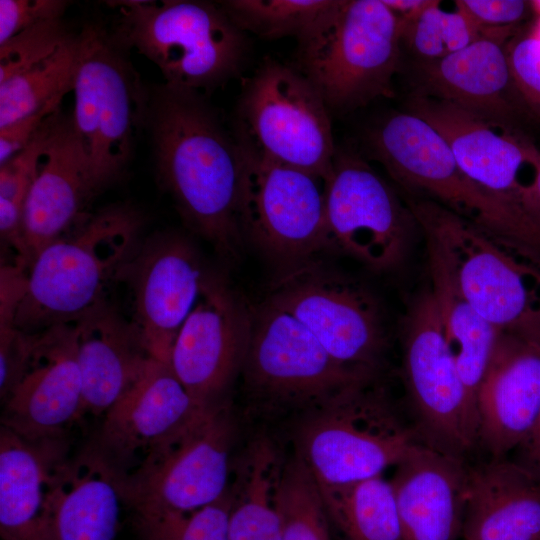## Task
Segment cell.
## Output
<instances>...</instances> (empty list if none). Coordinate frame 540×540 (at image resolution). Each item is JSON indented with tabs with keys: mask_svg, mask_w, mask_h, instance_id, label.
I'll use <instances>...</instances> for the list:
<instances>
[{
	"mask_svg": "<svg viewBox=\"0 0 540 540\" xmlns=\"http://www.w3.org/2000/svg\"><path fill=\"white\" fill-rule=\"evenodd\" d=\"M145 126L157 175L187 226L224 261L241 255V147L199 92L167 84L149 92Z\"/></svg>",
	"mask_w": 540,
	"mask_h": 540,
	"instance_id": "6da1fadb",
	"label": "cell"
},
{
	"mask_svg": "<svg viewBox=\"0 0 540 540\" xmlns=\"http://www.w3.org/2000/svg\"><path fill=\"white\" fill-rule=\"evenodd\" d=\"M301 415L296 455L320 487L382 475L425 445L383 373L349 384Z\"/></svg>",
	"mask_w": 540,
	"mask_h": 540,
	"instance_id": "7a4b0ae2",
	"label": "cell"
},
{
	"mask_svg": "<svg viewBox=\"0 0 540 540\" xmlns=\"http://www.w3.org/2000/svg\"><path fill=\"white\" fill-rule=\"evenodd\" d=\"M141 225L131 207L110 206L46 245L29 267L16 327L38 333L75 323L105 302L106 288L141 243Z\"/></svg>",
	"mask_w": 540,
	"mask_h": 540,
	"instance_id": "3957f363",
	"label": "cell"
},
{
	"mask_svg": "<svg viewBox=\"0 0 540 540\" xmlns=\"http://www.w3.org/2000/svg\"><path fill=\"white\" fill-rule=\"evenodd\" d=\"M427 247L469 304L501 332L540 334V260L434 200L408 199Z\"/></svg>",
	"mask_w": 540,
	"mask_h": 540,
	"instance_id": "277c9868",
	"label": "cell"
},
{
	"mask_svg": "<svg viewBox=\"0 0 540 540\" xmlns=\"http://www.w3.org/2000/svg\"><path fill=\"white\" fill-rule=\"evenodd\" d=\"M115 40L155 64L165 84L203 95L238 76L249 55L247 33L220 4L195 0L113 1Z\"/></svg>",
	"mask_w": 540,
	"mask_h": 540,
	"instance_id": "5b68a950",
	"label": "cell"
},
{
	"mask_svg": "<svg viewBox=\"0 0 540 540\" xmlns=\"http://www.w3.org/2000/svg\"><path fill=\"white\" fill-rule=\"evenodd\" d=\"M398 16L382 0H334L298 40L297 64L329 111L393 97L401 47Z\"/></svg>",
	"mask_w": 540,
	"mask_h": 540,
	"instance_id": "8992f818",
	"label": "cell"
},
{
	"mask_svg": "<svg viewBox=\"0 0 540 540\" xmlns=\"http://www.w3.org/2000/svg\"><path fill=\"white\" fill-rule=\"evenodd\" d=\"M372 156L406 189L422 191L479 228L502 237L540 260V228L520 205L478 185L426 121L396 112L369 133Z\"/></svg>",
	"mask_w": 540,
	"mask_h": 540,
	"instance_id": "52a82bcc",
	"label": "cell"
},
{
	"mask_svg": "<svg viewBox=\"0 0 540 540\" xmlns=\"http://www.w3.org/2000/svg\"><path fill=\"white\" fill-rule=\"evenodd\" d=\"M70 115L95 192L127 167L145 126L149 92L113 36L95 25L79 33Z\"/></svg>",
	"mask_w": 540,
	"mask_h": 540,
	"instance_id": "ba28073f",
	"label": "cell"
},
{
	"mask_svg": "<svg viewBox=\"0 0 540 540\" xmlns=\"http://www.w3.org/2000/svg\"><path fill=\"white\" fill-rule=\"evenodd\" d=\"M329 113L301 71L267 59L243 81L235 137L267 160L327 181L336 153Z\"/></svg>",
	"mask_w": 540,
	"mask_h": 540,
	"instance_id": "9c48e42d",
	"label": "cell"
},
{
	"mask_svg": "<svg viewBox=\"0 0 540 540\" xmlns=\"http://www.w3.org/2000/svg\"><path fill=\"white\" fill-rule=\"evenodd\" d=\"M232 425L227 403L203 411L119 474L136 520L188 513L221 498L230 486Z\"/></svg>",
	"mask_w": 540,
	"mask_h": 540,
	"instance_id": "30bf717a",
	"label": "cell"
},
{
	"mask_svg": "<svg viewBox=\"0 0 540 540\" xmlns=\"http://www.w3.org/2000/svg\"><path fill=\"white\" fill-rule=\"evenodd\" d=\"M265 299L302 323L340 364L383 373L387 337L382 310L357 279L315 259L282 270Z\"/></svg>",
	"mask_w": 540,
	"mask_h": 540,
	"instance_id": "8fae6325",
	"label": "cell"
},
{
	"mask_svg": "<svg viewBox=\"0 0 540 540\" xmlns=\"http://www.w3.org/2000/svg\"><path fill=\"white\" fill-rule=\"evenodd\" d=\"M404 401L423 443L467 461L477 414L449 351L431 290L409 305L401 331Z\"/></svg>",
	"mask_w": 540,
	"mask_h": 540,
	"instance_id": "7c38bea8",
	"label": "cell"
},
{
	"mask_svg": "<svg viewBox=\"0 0 540 540\" xmlns=\"http://www.w3.org/2000/svg\"><path fill=\"white\" fill-rule=\"evenodd\" d=\"M240 374L247 393L266 410L303 414L349 384L381 373L340 364L295 317L264 299L251 307Z\"/></svg>",
	"mask_w": 540,
	"mask_h": 540,
	"instance_id": "4fadbf2b",
	"label": "cell"
},
{
	"mask_svg": "<svg viewBox=\"0 0 540 540\" xmlns=\"http://www.w3.org/2000/svg\"><path fill=\"white\" fill-rule=\"evenodd\" d=\"M237 141L243 156L238 218L244 242L281 271L317 259L326 251V181L267 160Z\"/></svg>",
	"mask_w": 540,
	"mask_h": 540,
	"instance_id": "5bb4252c",
	"label": "cell"
},
{
	"mask_svg": "<svg viewBox=\"0 0 540 540\" xmlns=\"http://www.w3.org/2000/svg\"><path fill=\"white\" fill-rule=\"evenodd\" d=\"M414 225L408 205L364 159L336 148L326 181V251L386 271L403 260Z\"/></svg>",
	"mask_w": 540,
	"mask_h": 540,
	"instance_id": "9a60e30c",
	"label": "cell"
},
{
	"mask_svg": "<svg viewBox=\"0 0 540 540\" xmlns=\"http://www.w3.org/2000/svg\"><path fill=\"white\" fill-rule=\"evenodd\" d=\"M251 328V307L221 274L208 271L199 298L181 326L169 365L203 409L226 402L240 375Z\"/></svg>",
	"mask_w": 540,
	"mask_h": 540,
	"instance_id": "2e32d148",
	"label": "cell"
},
{
	"mask_svg": "<svg viewBox=\"0 0 540 540\" xmlns=\"http://www.w3.org/2000/svg\"><path fill=\"white\" fill-rule=\"evenodd\" d=\"M193 243L176 232L141 241L120 271L133 300V322L149 355L169 364L177 334L194 308L207 274Z\"/></svg>",
	"mask_w": 540,
	"mask_h": 540,
	"instance_id": "e0dca14e",
	"label": "cell"
},
{
	"mask_svg": "<svg viewBox=\"0 0 540 540\" xmlns=\"http://www.w3.org/2000/svg\"><path fill=\"white\" fill-rule=\"evenodd\" d=\"M1 426L20 437H66L81 418L82 378L74 323L35 333L26 368L3 402Z\"/></svg>",
	"mask_w": 540,
	"mask_h": 540,
	"instance_id": "ac0fdd59",
	"label": "cell"
},
{
	"mask_svg": "<svg viewBox=\"0 0 540 540\" xmlns=\"http://www.w3.org/2000/svg\"><path fill=\"white\" fill-rule=\"evenodd\" d=\"M205 410L168 363L151 357L137 380L105 413L95 446L122 475Z\"/></svg>",
	"mask_w": 540,
	"mask_h": 540,
	"instance_id": "d6986e66",
	"label": "cell"
},
{
	"mask_svg": "<svg viewBox=\"0 0 540 540\" xmlns=\"http://www.w3.org/2000/svg\"><path fill=\"white\" fill-rule=\"evenodd\" d=\"M477 448L507 458L540 413V334L502 332L476 396Z\"/></svg>",
	"mask_w": 540,
	"mask_h": 540,
	"instance_id": "ffe728a7",
	"label": "cell"
},
{
	"mask_svg": "<svg viewBox=\"0 0 540 540\" xmlns=\"http://www.w3.org/2000/svg\"><path fill=\"white\" fill-rule=\"evenodd\" d=\"M515 27L486 28L467 47L434 61H421L423 94L452 103L513 131L526 107L516 89L507 54Z\"/></svg>",
	"mask_w": 540,
	"mask_h": 540,
	"instance_id": "44dd1931",
	"label": "cell"
},
{
	"mask_svg": "<svg viewBox=\"0 0 540 540\" xmlns=\"http://www.w3.org/2000/svg\"><path fill=\"white\" fill-rule=\"evenodd\" d=\"M407 112L438 132L469 178L520 205L519 194L525 186L520 181V171L525 165L534 170L540 160V151L530 141L514 131L497 132L495 127L500 126L420 93L409 101Z\"/></svg>",
	"mask_w": 540,
	"mask_h": 540,
	"instance_id": "7402d4cb",
	"label": "cell"
},
{
	"mask_svg": "<svg viewBox=\"0 0 540 540\" xmlns=\"http://www.w3.org/2000/svg\"><path fill=\"white\" fill-rule=\"evenodd\" d=\"M468 462L420 445L390 480L402 540H457L466 507Z\"/></svg>",
	"mask_w": 540,
	"mask_h": 540,
	"instance_id": "603a6c76",
	"label": "cell"
},
{
	"mask_svg": "<svg viewBox=\"0 0 540 540\" xmlns=\"http://www.w3.org/2000/svg\"><path fill=\"white\" fill-rule=\"evenodd\" d=\"M95 193L71 118L58 111L51 119L24 205L23 228L31 263L40 250L68 232Z\"/></svg>",
	"mask_w": 540,
	"mask_h": 540,
	"instance_id": "cb8c5ba5",
	"label": "cell"
},
{
	"mask_svg": "<svg viewBox=\"0 0 540 540\" xmlns=\"http://www.w3.org/2000/svg\"><path fill=\"white\" fill-rule=\"evenodd\" d=\"M126 506L119 473L96 446L56 469L45 506L46 540H115Z\"/></svg>",
	"mask_w": 540,
	"mask_h": 540,
	"instance_id": "d4e9b609",
	"label": "cell"
},
{
	"mask_svg": "<svg viewBox=\"0 0 540 540\" xmlns=\"http://www.w3.org/2000/svg\"><path fill=\"white\" fill-rule=\"evenodd\" d=\"M74 324L82 378L81 417L102 415L137 380L151 356L134 322L107 301Z\"/></svg>",
	"mask_w": 540,
	"mask_h": 540,
	"instance_id": "484cf974",
	"label": "cell"
},
{
	"mask_svg": "<svg viewBox=\"0 0 540 540\" xmlns=\"http://www.w3.org/2000/svg\"><path fill=\"white\" fill-rule=\"evenodd\" d=\"M463 540H540V479L516 461L468 464Z\"/></svg>",
	"mask_w": 540,
	"mask_h": 540,
	"instance_id": "4316f807",
	"label": "cell"
},
{
	"mask_svg": "<svg viewBox=\"0 0 540 540\" xmlns=\"http://www.w3.org/2000/svg\"><path fill=\"white\" fill-rule=\"evenodd\" d=\"M68 452L67 437L30 441L0 427L1 540H46L47 495Z\"/></svg>",
	"mask_w": 540,
	"mask_h": 540,
	"instance_id": "83f0119b",
	"label": "cell"
},
{
	"mask_svg": "<svg viewBox=\"0 0 540 540\" xmlns=\"http://www.w3.org/2000/svg\"><path fill=\"white\" fill-rule=\"evenodd\" d=\"M427 248L430 290L442 333L476 411L477 391L502 332L476 312L461 294L442 258Z\"/></svg>",
	"mask_w": 540,
	"mask_h": 540,
	"instance_id": "f1b7e54d",
	"label": "cell"
},
{
	"mask_svg": "<svg viewBox=\"0 0 540 540\" xmlns=\"http://www.w3.org/2000/svg\"><path fill=\"white\" fill-rule=\"evenodd\" d=\"M230 483L229 540H281L277 493L283 466L275 446L259 439Z\"/></svg>",
	"mask_w": 540,
	"mask_h": 540,
	"instance_id": "f546056e",
	"label": "cell"
},
{
	"mask_svg": "<svg viewBox=\"0 0 540 540\" xmlns=\"http://www.w3.org/2000/svg\"><path fill=\"white\" fill-rule=\"evenodd\" d=\"M320 490L329 521L344 540H402L394 490L382 475Z\"/></svg>",
	"mask_w": 540,
	"mask_h": 540,
	"instance_id": "4dcf8cb0",
	"label": "cell"
},
{
	"mask_svg": "<svg viewBox=\"0 0 540 540\" xmlns=\"http://www.w3.org/2000/svg\"><path fill=\"white\" fill-rule=\"evenodd\" d=\"M79 47V34H74L49 57L0 83V128L62 101L72 91Z\"/></svg>",
	"mask_w": 540,
	"mask_h": 540,
	"instance_id": "1f68e13d",
	"label": "cell"
},
{
	"mask_svg": "<svg viewBox=\"0 0 540 540\" xmlns=\"http://www.w3.org/2000/svg\"><path fill=\"white\" fill-rule=\"evenodd\" d=\"M277 509L281 540H331L320 487L297 455L283 466Z\"/></svg>",
	"mask_w": 540,
	"mask_h": 540,
	"instance_id": "d6a6232c",
	"label": "cell"
},
{
	"mask_svg": "<svg viewBox=\"0 0 540 540\" xmlns=\"http://www.w3.org/2000/svg\"><path fill=\"white\" fill-rule=\"evenodd\" d=\"M334 0H227L218 2L244 32L266 39H301Z\"/></svg>",
	"mask_w": 540,
	"mask_h": 540,
	"instance_id": "836d02e7",
	"label": "cell"
},
{
	"mask_svg": "<svg viewBox=\"0 0 540 540\" xmlns=\"http://www.w3.org/2000/svg\"><path fill=\"white\" fill-rule=\"evenodd\" d=\"M398 18L401 43L421 61L442 59L467 47L483 34V29L463 12L445 11L437 0H431L413 16Z\"/></svg>",
	"mask_w": 540,
	"mask_h": 540,
	"instance_id": "e575fe53",
	"label": "cell"
},
{
	"mask_svg": "<svg viewBox=\"0 0 540 540\" xmlns=\"http://www.w3.org/2000/svg\"><path fill=\"white\" fill-rule=\"evenodd\" d=\"M55 114L43 124L25 148L0 165V235L10 247H20L24 243V205Z\"/></svg>",
	"mask_w": 540,
	"mask_h": 540,
	"instance_id": "d590c367",
	"label": "cell"
},
{
	"mask_svg": "<svg viewBox=\"0 0 540 540\" xmlns=\"http://www.w3.org/2000/svg\"><path fill=\"white\" fill-rule=\"evenodd\" d=\"M231 503L228 489L221 498L197 510L136 522L142 540H229Z\"/></svg>",
	"mask_w": 540,
	"mask_h": 540,
	"instance_id": "8d00e7d4",
	"label": "cell"
},
{
	"mask_svg": "<svg viewBox=\"0 0 540 540\" xmlns=\"http://www.w3.org/2000/svg\"><path fill=\"white\" fill-rule=\"evenodd\" d=\"M62 19L28 28L0 44V83L49 57L73 37Z\"/></svg>",
	"mask_w": 540,
	"mask_h": 540,
	"instance_id": "74e56055",
	"label": "cell"
},
{
	"mask_svg": "<svg viewBox=\"0 0 540 540\" xmlns=\"http://www.w3.org/2000/svg\"><path fill=\"white\" fill-rule=\"evenodd\" d=\"M507 54L526 110L540 119V39L531 30L515 33L508 41Z\"/></svg>",
	"mask_w": 540,
	"mask_h": 540,
	"instance_id": "f35d334b",
	"label": "cell"
},
{
	"mask_svg": "<svg viewBox=\"0 0 540 540\" xmlns=\"http://www.w3.org/2000/svg\"><path fill=\"white\" fill-rule=\"evenodd\" d=\"M67 7L63 0H1L0 44L40 23L62 19Z\"/></svg>",
	"mask_w": 540,
	"mask_h": 540,
	"instance_id": "ab89813d",
	"label": "cell"
},
{
	"mask_svg": "<svg viewBox=\"0 0 540 540\" xmlns=\"http://www.w3.org/2000/svg\"><path fill=\"white\" fill-rule=\"evenodd\" d=\"M35 333L17 327L0 329V398L4 402L28 363Z\"/></svg>",
	"mask_w": 540,
	"mask_h": 540,
	"instance_id": "60d3db41",
	"label": "cell"
},
{
	"mask_svg": "<svg viewBox=\"0 0 540 540\" xmlns=\"http://www.w3.org/2000/svg\"><path fill=\"white\" fill-rule=\"evenodd\" d=\"M455 6L481 29L515 27L533 12L525 0H456Z\"/></svg>",
	"mask_w": 540,
	"mask_h": 540,
	"instance_id": "b9f144b4",
	"label": "cell"
},
{
	"mask_svg": "<svg viewBox=\"0 0 540 540\" xmlns=\"http://www.w3.org/2000/svg\"><path fill=\"white\" fill-rule=\"evenodd\" d=\"M62 101L0 128V165L25 148L43 124L59 111Z\"/></svg>",
	"mask_w": 540,
	"mask_h": 540,
	"instance_id": "7bdbcfd3",
	"label": "cell"
},
{
	"mask_svg": "<svg viewBox=\"0 0 540 540\" xmlns=\"http://www.w3.org/2000/svg\"><path fill=\"white\" fill-rule=\"evenodd\" d=\"M515 451L518 456L514 461L540 479V413L530 433Z\"/></svg>",
	"mask_w": 540,
	"mask_h": 540,
	"instance_id": "ee69618b",
	"label": "cell"
},
{
	"mask_svg": "<svg viewBox=\"0 0 540 540\" xmlns=\"http://www.w3.org/2000/svg\"><path fill=\"white\" fill-rule=\"evenodd\" d=\"M519 203L531 221L540 228V160L532 179L519 194Z\"/></svg>",
	"mask_w": 540,
	"mask_h": 540,
	"instance_id": "f6af8a7d",
	"label": "cell"
},
{
	"mask_svg": "<svg viewBox=\"0 0 540 540\" xmlns=\"http://www.w3.org/2000/svg\"><path fill=\"white\" fill-rule=\"evenodd\" d=\"M398 17L413 16L430 4L431 0H382Z\"/></svg>",
	"mask_w": 540,
	"mask_h": 540,
	"instance_id": "bcb514c9",
	"label": "cell"
},
{
	"mask_svg": "<svg viewBox=\"0 0 540 540\" xmlns=\"http://www.w3.org/2000/svg\"><path fill=\"white\" fill-rule=\"evenodd\" d=\"M532 11L540 17V0L530 1Z\"/></svg>",
	"mask_w": 540,
	"mask_h": 540,
	"instance_id": "7dc6e473",
	"label": "cell"
},
{
	"mask_svg": "<svg viewBox=\"0 0 540 540\" xmlns=\"http://www.w3.org/2000/svg\"><path fill=\"white\" fill-rule=\"evenodd\" d=\"M532 33L540 39V17L535 26L531 29Z\"/></svg>",
	"mask_w": 540,
	"mask_h": 540,
	"instance_id": "c3c4849f",
	"label": "cell"
}]
</instances>
